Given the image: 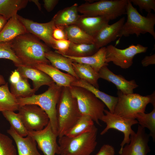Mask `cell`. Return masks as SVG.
<instances>
[{"mask_svg":"<svg viewBox=\"0 0 155 155\" xmlns=\"http://www.w3.org/2000/svg\"><path fill=\"white\" fill-rule=\"evenodd\" d=\"M136 119L140 126L145 128H146L150 131L149 134L152 137L154 142L155 140V107L148 113H145L137 114Z\"/></svg>","mask_w":155,"mask_h":155,"instance_id":"34","label":"cell"},{"mask_svg":"<svg viewBox=\"0 0 155 155\" xmlns=\"http://www.w3.org/2000/svg\"><path fill=\"white\" fill-rule=\"evenodd\" d=\"M99 49L94 44H77L71 42L65 55L76 57H87L94 54Z\"/></svg>","mask_w":155,"mask_h":155,"instance_id":"30","label":"cell"},{"mask_svg":"<svg viewBox=\"0 0 155 155\" xmlns=\"http://www.w3.org/2000/svg\"><path fill=\"white\" fill-rule=\"evenodd\" d=\"M110 20L102 16L80 15L75 25L93 37L104 26L108 24Z\"/></svg>","mask_w":155,"mask_h":155,"instance_id":"18","label":"cell"},{"mask_svg":"<svg viewBox=\"0 0 155 155\" xmlns=\"http://www.w3.org/2000/svg\"><path fill=\"white\" fill-rule=\"evenodd\" d=\"M126 14L127 20L123 25L117 38L127 37L134 34L138 37L141 34L148 33L155 39L154 14L151 12L148 13L146 16H142L133 6L130 0H128Z\"/></svg>","mask_w":155,"mask_h":155,"instance_id":"5","label":"cell"},{"mask_svg":"<svg viewBox=\"0 0 155 155\" xmlns=\"http://www.w3.org/2000/svg\"><path fill=\"white\" fill-rule=\"evenodd\" d=\"M71 42L68 40H56L54 39L53 48L57 52L62 55H65L70 44Z\"/></svg>","mask_w":155,"mask_h":155,"instance_id":"38","label":"cell"},{"mask_svg":"<svg viewBox=\"0 0 155 155\" xmlns=\"http://www.w3.org/2000/svg\"><path fill=\"white\" fill-rule=\"evenodd\" d=\"M19 108L17 98L11 93L8 83L0 86V110L18 111Z\"/></svg>","mask_w":155,"mask_h":155,"instance_id":"29","label":"cell"},{"mask_svg":"<svg viewBox=\"0 0 155 155\" xmlns=\"http://www.w3.org/2000/svg\"><path fill=\"white\" fill-rule=\"evenodd\" d=\"M31 2H34V4L36 5L38 9L40 10L41 9V4L39 2V1L37 0H29Z\"/></svg>","mask_w":155,"mask_h":155,"instance_id":"46","label":"cell"},{"mask_svg":"<svg viewBox=\"0 0 155 155\" xmlns=\"http://www.w3.org/2000/svg\"><path fill=\"white\" fill-rule=\"evenodd\" d=\"M104 113V115L101 121L106 123V126L101 132L100 134L104 135L111 129H115L122 132L123 134L124 138L120 145V152L125 144L130 142V135L135 132L132 129V126L138 124V121L136 119H129L121 117L105 109Z\"/></svg>","mask_w":155,"mask_h":155,"instance_id":"11","label":"cell"},{"mask_svg":"<svg viewBox=\"0 0 155 155\" xmlns=\"http://www.w3.org/2000/svg\"><path fill=\"white\" fill-rule=\"evenodd\" d=\"M12 48L23 65L33 67L39 63L50 64L45 56L50 47L32 34L26 33L11 41Z\"/></svg>","mask_w":155,"mask_h":155,"instance_id":"1","label":"cell"},{"mask_svg":"<svg viewBox=\"0 0 155 155\" xmlns=\"http://www.w3.org/2000/svg\"><path fill=\"white\" fill-rule=\"evenodd\" d=\"M96 155H115L114 147L108 144L102 145Z\"/></svg>","mask_w":155,"mask_h":155,"instance_id":"40","label":"cell"},{"mask_svg":"<svg viewBox=\"0 0 155 155\" xmlns=\"http://www.w3.org/2000/svg\"><path fill=\"white\" fill-rule=\"evenodd\" d=\"M28 0H0V15L8 20L17 14L18 11L25 8Z\"/></svg>","mask_w":155,"mask_h":155,"instance_id":"28","label":"cell"},{"mask_svg":"<svg viewBox=\"0 0 155 155\" xmlns=\"http://www.w3.org/2000/svg\"><path fill=\"white\" fill-rule=\"evenodd\" d=\"M148 49V47L140 44H132L124 49H118L112 44L109 45L106 47V62L108 63L112 62L122 69H128L132 65L134 56L146 52Z\"/></svg>","mask_w":155,"mask_h":155,"instance_id":"9","label":"cell"},{"mask_svg":"<svg viewBox=\"0 0 155 155\" xmlns=\"http://www.w3.org/2000/svg\"><path fill=\"white\" fill-rule=\"evenodd\" d=\"M150 136L146 132L145 128L138 125L137 130L130 136V142L125 144L120 155H147L150 151L148 145Z\"/></svg>","mask_w":155,"mask_h":155,"instance_id":"14","label":"cell"},{"mask_svg":"<svg viewBox=\"0 0 155 155\" xmlns=\"http://www.w3.org/2000/svg\"><path fill=\"white\" fill-rule=\"evenodd\" d=\"M57 135H65L74 125L82 115L76 98L68 87H63L56 107Z\"/></svg>","mask_w":155,"mask_h":155,"instance_id":"2","label":"cell"},{"mask_svg":"<svg viewBox=\"0 0 155 155\" xmlns=\"http://www.w3.org/2000/svg\"><path fill=\"white\" fill-rule=\"evenodd\" d=\"M141 63L144 67H146L150 65L155 64V54L147 56L142 60Z\"/></svg>","mask_w":155,"mask_h":155,"instance_id":"42","label":"cell"},{"mask_svg":"<svg viewBox=\"0 0 155 155\" xmlns=\"http://www.w3.org/2000/svg\"><path fill=\"white\" fill-rule=\"evenodd\" d=\"M1 112L9 122L11 127L18 134L23 137L28 135V131L24 126L18 113L13 111H5Z\"/></svg>","mask_w":155,"mask_h":155,"instance_id":"33","label":"cell"},{"mask_svg":"<svg viewBox=\"0 0 155 155\" xmlns=\"http://www.w3.org/2000/svg\"><path fill=\"white\" fill-rule=\"evenodd\" d=\"M6 83L3 77L0 74V86L5 84Z\"/></svg>","mask_w":155,"mask_h":155,"instance_id":"47","label":"cell"},{"mask_svg":"<svg viewBox=\"0 0 155 155\" xmlns=\"http://www.w3.org/2000/svg\"><path fill=\"white\" fill-rule=\"evenodd\" d=\"M18 17L24 26L27 33L42 40L49 47L53 48L54 39L52 34L56 26L52 20L46 23H39L24 18L18 14Z\"/></svg>","mask_w":155,"mask_h":155,"instance_id":"13","label":"cell"},{"mask_svg":"<svg viewBox=\"0 0 155 155\" xmlns=\"http://www.w3.org/2000/svg\"><path fill=\"white\" fill-rule=\"evenodd\" d=\"M69 88L77 100L81 114L89 116L94 122L100 125L99 121L104 115V104L85 88L72 86Z\"/></svg>","mask_w":155,"mask_h":155,"instance_id":"7","label":"cell"},{"mask_svg":"<svg viewBox=\"0 0 155 155\" xmlns=\"http://www.w3.org/2000/svg\"><path fill=\"white\" fill-rule=\"evenodd\" d=\"M98 129L94 125L90 131L73 137H59L58 154L90 155L97 145Z\"/></svg>","mask_w":155,"mask_h":155,"instance_id":"3","label":"cell"},{"mask_svg":"<svg viewBox=\"0 0 155 155\" xmlns=\"http://www.w3.org/2000/svg\"><path fill=\"white\" fill-rule=\"evenodd\" d=\"M0 59L11 60L17 67L23 65L12 48L11 41L0 42Z\"/></svg>","mask_w":155,"mask_h":155,"instance_id":"35","label":"cell"},{"mask_svg":"<svg viewBox=\"0 0 155 155\" xmlns=\"http://www.w3.org/2000/svg\"><path fill=\"white\" fill-rule=\"evenodd\" d=\"M131 2L139 7L141 11L144 10L148 13L152 10L155 11V0H129Z\"/></svg>","mask_w":155,"mask_h":155,"instance_id":"37","label":"cell"},{"mask_svg":"<svg viewBox=\"0 0 155 155\" xmlns=\"http://www.w3.org/2000/svg\"><path fill=\"white\" fill-rule=\"evenodd\" d=\"M124 17L116 22L109 24L102 28L94 37V44L98 49L115 40L125 22Z\"/></svg>","mask_w":155,"mask_h":155,"instance_id":"16","label":"cell"},{"mask_svg":"<svg viewBox=\"0 0 155 155\" xmlns=\"http://www.w3.org/2000/svg\"><path fill=\"white\" fill-rule=\"evenodd\" d=\"M7 132L16 144L18 155H42L37 150L36 142L30 135L22 137L11 126Z\"/></svg>","mask_w":155,"mask_h":155,"instance_id":"19","label":"cell"},{"mask_svg":"<svg viewBox=\"0 0 155 155\" xmlns=\"http://www.w3.org/2000/svg\"><path fill=\"white\" fill-rule=\"evenodd\" d=\"M18 113L28 131L43 129L49 124V119L45 112L38 106L34 104L20 106Z\"/></svg>","mask_w":155,"mask_h":155,"instance_id":"10","label":"cell"},{"mask_svg":"<svg viewBox=\"0 0 155 155\" xmlns=\"http://www.w3.org/2000/svg\"><path fill=\"white\" fill-rule=\"evenodd\" d=\"M105 53L106 47H103L93 55L87 57H76L63 55L69 58L72 62L89 65L98 72L102 66L108 65L106 62Z\"/></svg>","mask_w":155,"mask_h":155,"instance_id":"24","label":"cell"},{"mask_svg":"<svg viewBox=\"0 0 155 155\" xmlns=\"http://www.w3.org/2000/svg\"><path fill=\"white\" fill-rule=\"evenodd\" d=\"M52 36L56 40H68L64 27L56 26L53 30Z\"/></svg>","mask_w":155,"mask_h":155,"instance_id":"39","label":"cell"},{"mask_svg":"<svg viewBox=\"0 0 155 155\" xmlns=\"http://www.w3.org/2000/svg\"><path fill=\"white\" fill-rule=\"evenodd\" d=\"M48 75L57 85L70 87L72 83L77 79L69 73H65L50 64L39 63L33 67Z\"/></svg>","mask_w":155,"mask_h":155,"instance_id":"20","label":"cell"},{"mask_svg":"<svg viewBox=\"0 0 155 155\" xmlns=\"http://www.w3.org/2000/svg\"><path fill=\"white\" fill-rule=\"evenodd\" d=\"M16 70L21 77L32 81L33 89L36 91L42 86H49L55 83L46 74L34 67L21 65L17 67Z\"/></svg>","mask_w":155,"mask_h":155,"instance_id":"17","label":"cell"},{"mask_svg":"<svg viewBox=\"0 0 155 155\" xmlns=\"http://www.w3.org/2000/svg\"><path fill=\"white\" fill-rule=\"evenodd\" d=\"M21 75L16 70L13 71L9 77V81L11 84H14L18 82L20 80Z\"/></svg>","mask_w":155,"mask_h":155,"instance_id":"43","label":"cell"},{"mask_svg":"<svg viewBox=\"0 0 155 155\" xmlns=\"http://www.w3.org/2000/svg\"><path fill=\"white\" fill-rule=\"evenodd\" d=\"M94 122L89 116L82 115L76 124L65 135L73 137L89 131L94 126Z\"/></svg>","mask_w":155,"mask_h":155,"instance_id":"31","label":"cell"},{"mask_svg":"<svg viewBox=\"0 0 155 155\" xmlns=\"http://www.w3.org/2000/svg\"><path fill=\"white\" fill-rule=\"evenodd\" d=\"M98 73L100 78L113 83L119 91L124 94L133 93L134 90L138 86L134 80H127L122 75L114 73L107 66H102Z\"/></svg>","mask_w":155,"mask_h":155,"instance_id":"15","label":"cell"},{"mask_svg":"<svg viewBox=\"0 0 155 155\" xmlns=\"http://www.w3.org/2000/svg\"><path fill=\"white\" fill-rule=\"evenodd\" d=\"M27 33L25 28L19 20L18 14L7 21L0 32V42L12 41L21 35Z\"/></svg>","mask_w":155,"mask_h":155,"instance_id":"21","label":"cell"},{"mask_svg":"<svg viewBox=\"0 0 155 155\" xmlns=\"http://www.w3.org/2000/svg\"><path fill=\"white\" fill-rule=\"evenodd\" d=\"M78 7V4L75 3L59 11L52 19L55 26L64 27L75 24L80 15Z\"/></svg>","mask_w":155,"mask_h":155,"instance_id":"22","label":"cell"},{"mask_svg":"<svg viewBox=\"0 0 155 155\" xmlns=\"http://www.w3.org/2000/svg\"><path fill=\"white\" fill-rule=\"evenodd\" d=\"M8 20L5 17L0 15V32Z\"/></svg>","mask_w":155,"mask_h":155,"instance_id":"44","label":"cell"},{"mask_svg":"<svg viewBox=\"0 0 155 155\" xmlns=\"http://www.w3.org/2000/svg\"><path fill=\"white\" fill-rule=\"evenodd\" d=\"M118 101L113 113L129 119H136V115L145 113L147 105L151 103L150 95L142 96L138 94H125L120 91L117 92Z\"/></svg>","mask_w":155,"mask_h":155,"instance_id":"8","label":"cell"},{"mask_svg":"<svg viewBox=\"0 0 155 155\" xmlns=\"http://www.w3.org/2000/svg\"><path fill=\"white\" fill-rule=\"evenodd\" d=\"M74 71L79 79L85 81L98 89V80L100 78L98 72L89 65L72 62Z\"/></svg>","mask_w":155,"mask_h":155,"instance_id":"25","label":"cell"},{"mask_svg":"<svg viewBox=\"0 0 155 155\" xmlns=\"http://www.w3.org/2000/svg\"><path fill=\"white\" fill-rule=\"evenodd\" d=\"M0 112H1V111L0 110Z\"/></svg>","mask_w":155,"mask_h":155,"instance_id":"48","label":"cell"},{"mask_svg":"<svg viewBox=\"0 0 155 155\" xmlns=\"http://www.w3.org/2000/svg\"><path fill=\"white\" fill-rule=\"evenodd\" d=\"M45 56L52 66L58 69L66 71L77 79H79L73 69L72 62L69 58L56 51L51 50L46 52Z\"/></svg>","mask_w":155,"mask_h":155,"instance_id":"26","label":"cell"},{"mask_svg":"<svg viewBox=\"0 0 155 155\" xmlns=\"http://www.w3.org/2000/svg\"><path fill=\"white\" fill-rule=\"evenodd\" d=\"M71 86L82 87L89 90L104 104L110 112L113 113L118 101V97L108 94L90 84L80 79H76L72 83Z\"/></svg>","mask_w":155,"mask_h":155,"instance_id":"23","label":"cell"},{"mask_svg":"<svg viewBox=\"0 0 155 155\" xmlns=\"http://www.w3.org/2000/svg\"><path fill=\"white\" fill-rule=\"evenodd\" d=\"M28 133L34 140L44 155L58 154L59 146L57 141L58 136L53 132L50 122L42 129L28 131Z\"/></svg>","mask_w":155,"mask_h":155,"instance_id":"12","label":"cell"},{"mask_svg":"<svg viewBox=\"0 0 155 155\" xmlns=\"http://www.w3.org/2000/svg\"><path fill=\"white\" fill-rule=\"evenodd\" d=\"M0 155H17L12 140L0 132Z\"/></svg>","mask_w":155,"mask_h":155,"instance_id":"36","label":"cell"},{"mask_svg":"<svg viewBox=\"0 0 155 155\" xmlns=\"http://www.w3.org/2000/svg\"><path fill=\"white\" fill-rule=\"evenodd\" d=\"M151 98V104L153 107H155V91L151 94L150 95Z\"/></svg>","mask_w":155,"mask_h":155,"instance_id":"45","label":"cell"},{"mask_svg":"<svg viewBox=\"0 0 155 155\" xmlns=\"http://www.w3.org/2000/svg\"><path fill=\"white\" fill-rule=\"evenodd\" d=\"M10 91L17 98L31 96L36 92L31 88L28 79L22 77L17 83L11 84Z\"/></svg>","mask_w":155,"mask_h":155,"instance_id":"32","label":"cell"},{"mask_svg":"<svg viewBox=\"0 0 155 155\" xmlns=\"http://www.w3.org/2000/svg\"><path fill=\"white\" fill-rule=\"evenodd\" d=\"M67 39L77 44H94L93 37L89 35L75 24L64 27Z\"/></svg>","mask_w":155,"mask_h":155,"instance_id":"27","label":"cell"},{"mask_svg":"<svg viewBox=\"0 0 155 155\" xmlns=\"http://www.w3.org/2000/svg\"><path fill=\"white\" fill-rule=\"evenodd\" d=\"M62 87L54 83L49 86L48 90L43 93L17 98L19 107L26 104H34L42 108L48 115L52 129L57 134L56 107Z\"/></svg>","mask_w":155,"mask_h":155,"instance_id":"4","label":"cell"},{"mask_svg":"<svg viewBox=\"0 0 155 155\" xmlns=\"http://www.w3.org/2000/svg\"><path fill=\"white\" fill-rule=\"evenodd\" d=\"M44 7L47 11H52L58 4V0H43Z\"/></svg>","mask_w":155,"mask_h":155,"instance_id":"41","label":"cell"},{"mask_svg":"<svg viewBox=\"0 0 155 155\" xmlns=\"http://www.w3.org/2000/svg\"><path fill=\"white\" fill-rule=\"evenodd\" d=\"M128 0H101L86 2L78 7V12L90 16H102L110 21L126 14Z\"/></svg>","mask_w":155,"mask_h":155,"instance_id":"6","label":"cell"}]
</instances>
